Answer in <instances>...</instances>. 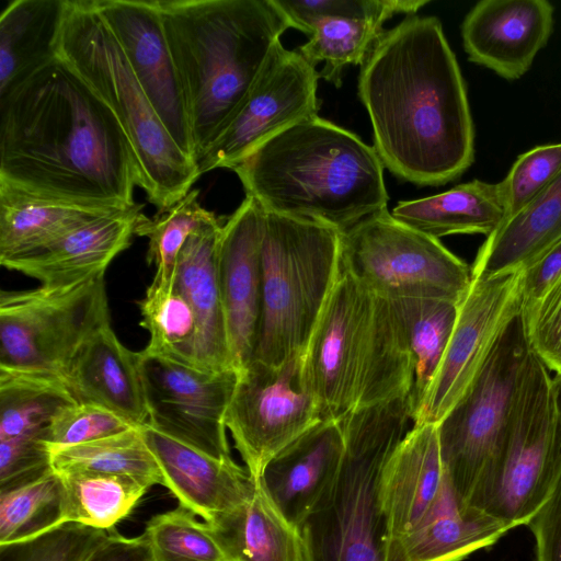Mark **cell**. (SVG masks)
Listing matches in <instances>:
<instances>
[{
	"label": "cell",
	"mask_w": 561,
	"mask_h": 561,
	"mask_svg": "<svg viewBox=\"0 0 561 561\" xmlns=\"http://www.w3.org/2000/svg\"><path fill=\"white\" fill-rule=\"evenodd\" d=\"M340 251L342 265L387 299L434 298L458 305L472 280L471 265L387 208L341 232Z\"/></svg>",
	"instance_id": "8fae6325"
},
{
	"label": "cell",
	"mask_w": 561,
	"mask_h": 561,
	"mask_svg": "<svg viewBox=\"0 0 561 561\" xmlns=\"http://www.w3.org/2000/svg\"><path fill=\"white\" fill-rule=\"evenodd\" d=\"M64 486L62 522L110 530L128 516L148 486L123 476L58 471Z\"/></svg>",
	"instance_id": "d6a6232c"
},
{
	"label": "cell",
	"mask_w": 561,
	"mask_h": 561,
	"mask_svg": "<svg viewBox=\"0 0 561 561\" xmlns=\"http://www.w3.org/2000/svg\"><path fill=\"white\" fill-rule=\"evenodd\" d=\"M560 240L561 174L486 237L471 265L472 276L523 270Z\"/></svg>",
	"instance_id": "83f0119b"
},
{
	"label": "cell",
	"mask_w": 561,
	"mask_h": 561,
	"mask_svg": "<svg viewBox=\"0 0 561 561\" xmlns=\"http://www.w3.org/2000/svg\"><path fill=\"white\" fill-rule=\"evenodd\" d=\"M140 325L150 340L146 352L197 368L198 329L195 313L173 280L153 276L139 301ZM198 369V368H197Z\"/></svg>",
	"instance_id": "d590c367"
},
{
	"label": "cell",
	"mask_w": 561,
	"mask_h": 561,
	"mask_svg": "<svg viewBox=\"0 0 561 561\" xmlns=\"http://www.w3.org/2000/svg\"><path fill=\"white\" fill-rule=\"evenodd\" d=\"M537 561H561V459L552 488L528 522Z\"/></svg>",
	"instance_id": "7dc6e473"
},
{
	"label": "cell",
	"mask_w": 561,
	"mask_h": 561,
	"mask_svg": "<svg viewBox=\"0 0 561 561\" xmlns=\"http://www.w3.org/2000/svg\"><path fill=\"white\" fill-rule=\"evenodd\" d=\"M66 0H12L0 14V96L57 56Z\"/></svg>",
	"instance_id": "f546056e"
},
{
	"label": "cell",
	"mask_w": 561,
	"mask_h": 561,
	"mask_svg": "<svg viewBox=\"0 0 561 561\" xmlns=\"http://www.w3.org/2000/svg\"><path fill=\"white\" fill-rule=\"evenodd\" d=\"M344 454L336 420H321L266 463L259 483L284 517L300 529L334 482Z\"/></svg>",
	"instance_id": "44dd1931"
},
{
	"label": "cell",
	"mask_w": 561,
	"mask_h": 561,
	"mask_svg": "<svg viewBox=\"0 0 561 561\" xmlns=\"http://www.w3.org/2000/svg\"><path fill=\"white\" fill-rule=\"evenodd\" d=\"M84 561H156V558L145 534L127 538L112 533Z\"/></svg>",
	"instance_id": "681fc988"
},
{
	"label": "cell",
	"mask_w": 561,
	"mask_h": 561,
	"mask_svg": "<svg viewBox=\"0 0 561 561\" xmlns=\"http://www.w3.org/2000/svg\"><path fill=\"white\" fill-rule=\"evenodd\" d=\"M64 486L54 468L0 490V545L22 541L64 524Z\"/></svg>",
	"instance_id": "8d00e7d4"
},
{
	"label": "cell",
	"mask_w": 561,
	"mask_h": 561,
	"mask_svg": "<svg viewBox=\"0 0 561 561\" xmlns=\"http://www.w3.org/2000/svg\"><path fill=\"white\" fill-rule=\"evenodd\" d=\"M141 207L98 217L28 254L1 261L46 290L69 289L103 277L130 243Z\"/></svg>",
	"instance_id": "ffe728a7"
},
{
	"label": "cell",
	"mask_w": 561,
	"mask_h": 561,
	"mask_svg": "<svg viewBox=\"0 0 561 561\" xmlns=\"http://www.w3.org/2000/svg\"><path fill=\"white\" fill-rule=\"evenodd\" d=\"M561 277V240L523 268V312L531 309Z\"/></svg>",
	"instance_id": "c3c4849f"
},
{
	"label": "cell",
	"mask_w": 561,
	"mask_h": 561,
	"mask_svg": "<svg viewBox=\"0 0 561 561\" xmlns=\"http://www.w3.org/2000/svg\"><path fill=\"white\" fill-rule=\"evenodd\" d=\"M523 311V270L472 276L455 325L413 425L437 424L483 367L507 324Z\"/></svg>",
	"instance_id": "5bb4252c"
},
{
	"label": "cell",
	"mask_w": 561,
	"mask_h": 561,
	"mask_svg": "<svg viewBox=\"0 0 561 561\" xmlns=\"http://www.w3.org/2000/svg\"><path fill=\"white\" fill-rule=\"evenodd\" d=\"M301 377L322 420L411 393L414 363L389 299L342 263L301 355Z\"/></svg>",
	"instance_id": "5b68a950"
},
{
	"label": "cell",
	"mask_w": 561,
	"mask_h": 561,
	"mask_svg": "<svg viewBox=\"0 0 561 561\" xmlns=\"http://www.w3.org/2000/svg\"><path fill=\"white\" fill-rule=\"evenodd\" d=\"M391 215L436 239L457 233L488 237L504 221L506 208L500 183L472 180L436 195L401 201Z\"/></svg>",
	"instance_id": "f1b7e54d"
},
{
	"label": "cell",
	"mask_w": 561,
	"mask_h": 561,
	"mask_svg": "<svg viewBox=\"0 0 561 561\" xmlns=\"http://www.w3.org/2000/svg\"><path fill=\"white\" fill-rule=\"evenodd\" d=\"M264 208L245 196L224 222L217 273L231 366L239 373L255 355L262 314Z\"/></svg>",
	"instance_id": "ac0fdd59"
},
{
	"label": "cell",
	"mask_w": 561,
	"mask_h": 561,
	"mask_svg": "<svg viewBox=\"0 0 561 561\" xmlns=\"http://www.w3.org/2000/svg\"><path fill=\"white\" fill-rule=\"evenodd\" d=\"M530 353L520 312L507 324L459 400L437 423L445 478L463 511L503 447Z\"/></svg>",
	"instance_id": "9c48e42d"
},
{
	"label": "cell",
	"mask_w": 561,
	"mask_h": 561,
	"mask_svg": "<svg viewBox=\"0 0 561 561\" xmlns=\"http://www.w3.org/2000/svg\"><path fill=\"white\" fill-rule=\"evenodd\" d=\"M561 174V142L538 146L520 154L500 182L506 216H514Z\"/></svg>",
	"instance_id": "7bdbcfd3"
},
{
	"label": "cell",
	"mask_w": 561,
	"mask_h": 561,
	"mask_svg": "<svg viewBox=\"0 0 561 561\" xmlns=\"http://www.w3.org/2000/svg\"><path fill=\"white\" fill-rule=\"evenodd\" d=\"M340 239L331 226L264 209L254 359L279 366L304 353L340 270Z\"/></svg>",
	"instance_id": "ba28073f"
},
{
	"label": "cell",
	"mask_w": 561,
	"mask_h": 561,
	"mask_svg": "<svg viewBox=\"0 0 561 561\" xmlns=\"http://www.w3.org/2000/svg\"><path fill=\"white\" fill-rule=\"evenodd\" d=\"M198 190H191L182 199L148 218L140 214L135 234L148 239L147 263L154 265V277L173 280L179 254L187 238L198 228L217 218L198 201Z\"/></svg>",
	"instance_id": "f35d334b"
},
{
	"label": "cell",
	"mask_w": 561,
	"mask_h": 561,
	"mask_svg": "<svg viewBox=\"0 0 561 561\" xmlns=\"http://www.w3.org/2000/svg\"><path fill=\"white\" fill-rule=\"evenodd\" d=\"M383 23L377 19L325 20L316 25L297 50L313 66L323 62L320 78L340 88L343 70L350 65H363L386 31Z\"/></svg>",
	"instance_id": "74e56055"
},
{
	"label": "cell",
	"mask_w": 561,
	"mask_h": 561,
	"mask_svg": "<svg viewBox=\"0 0 561 561\" xmlns=\"http://www.w3.org/2000/svg\"><path fill=\"white\" fill-rule=\"evenodd\" d=\"M145 440L160 468L163 486L179 504L211 520L245 501L257 481L232 458L219 459L174 439L148 422L141 425Z\"/></svg>",
	"instance_id": "7402d4cb"
},
{
	"label": "cell",
	"mask_w": 561,
	"mask_h": 561,
	"mask_svg": "<svg viewBox=\"0 0 561 561\" xmlns=\"http://www.w3.org/2000/svg\"><path fill=\"white\" fill-rule=\"evenodd\" d=\"M75 403L62 378L0 369V440L43 431Z\"/></svg>",
	"instance_id": "e575fe53"
},
{
	"label": "cell",
	"mask_w": 561,
	"mask_h": 561,
	"mask_svg": "<svg viewBox=\"0 0 561 561\" xmlns=\"http://www.w3.org/2000/svg\"><path fill=\"white\" fill-rule=\"evenodd\" d=\"M0 185L85 207L138 206L139 173L123 128L58 56L0 96Z\"/></svg>",
	"instance_id": "6da1fadb"
},
{
	"label": "cell",
	"mask_w": 561,
	"mask_h": 561,
	"mask_svg": "<svg viewBox=\"0 0 561 561\" xmlns=\"http://www.w3.org/2000/svg\"><path fill=\"white\" fill-rule=\"evenodd\" d=\"M51 465L57 471H92L131 478L149 489L163 485L154 456L141 432V425L101 439L54 447Z\"/></svg>",
	"instance_id": "836d02e7"
},
{
	"label": "cell",
	"mask_w": 561,
	"mask_h": 561,
	"mask_svg": "<svg viewBox=\"0 0 561 561\" xmlns=\"http://www.w3.org/2000/svg\"><path fill=\"white\" fill-rule=\"evenodd\" d=\"M447 489L437 424L412 425L382 472L380 500L388 541L422 523Z\"/></svg>",
	"instance_id": "603a6c76"
},
{
	"label": "cell",
	"mask_w": 561,
	"mask_h": 561,
	"mask_svg": "<svg viewBox=\"0 0 561 561\" xmlns=\"http://www.w3.org/2000/svg\"><path fill=\"white\" fill-rule=\"evenodd\" d=\"M51 468L46 428L0 440V490L27 482Z\"/></svg>",
	"instance_id": "bcb514c9"
},
{
	"label": "cell",
	"mask_w": 561,
	"mask_h": 561,
	"mask_svg": "<svg viewBox=\"0 0 561 561\" xmlns=\"http://www.w3.org/2000/svg\"><path fill=\"white\" fill-rule=\"evenodd\" d=\"M144 534L156 561H225L206 523L180 504L152 516Z\"/></svg>",
	"instance_id": "ab89813d"
},
{
	"label": "cell",
	"mask_w": 561,
	"mask_h": 561,
	"mask_svg": "<svg viewBox=\"0 0 561 561\" xmlns=\"http://www.w3.org/2000/svg\"><path fill=\"white\" fill-rule=\"evenodd\" d=\"M113 213L118 211L36 198L0 185V262L34 252Z\"/></svg>",
	"instance_id": "4dcf8cb0"
},
{
	"label": "cell",
	"mask_w": 561,
	"mask_h": 561,
	"mask_svg": "<svg viewBox=\"0 0 561 561\" xmlns=\"http://www.w3.org/2000/svg\"><path fill=\"white\" fill-rule=\"evenodd\" d=\"M57 56L115 115L148 201L160 213L182 199L201 176L197 162L180 149L163 125L93 0H66Z\"/></svg>",
	"instance_id": "8992f818"
},
{
	"label": "cell",
	"mask_w": 561,
	"mask_h": 561,
	"mask_svg": "<svg viewBox=\"0 0 561 561\" xmlns=\"http://www.w3.org/2000/svg\"><path fill=\"white\" fill-rule=\"evenodd\" d=\"M339 421L340 470L300 527L307 561H386L380 484L387 461L411 430L410 396L354 410Z\"/></svg>",
	"instance_id": "52a82bcc"
},
{
	"label": "cell",
	"mask_w": 561,
	"mask_h": 561,
	"mask_svg": "<svg viewBox=\"0 0 561 561\" xmlns=\"http://www.w3.org/2000/svg\"><path fill=\"white\" fill-rule=\"evenodd\" d=\"M222 225L217 217L187 238L179 254L174 276L176 287L196 317L197 368L210 373L233 370L217 273Z\"/></svg>",
	"instance_id": "d4e9b609"
},
{
	"label": "cell",
	"mask_w": 561,
	"mask_h": 561,
	"mask_svg": "<svg viewBox=\"0 0 561 561\" xmlns=\"http://www.w3.org/2000/svg\"><path fill=\"white\" fill-rule=\"evenodd\" d=\"M108 323L104 276L62 290H2L0 369L64 379L84 343Z\"/></svg>",
	"instance_id": "7c38bea8"
},
{
	"label": "cell",
	"mask_w": 561,
	"mask_h": 561,
	"mask_svg": "<svg viewBox=\"0 0 561 561\" xmlns=\"http://www.w3.org/2000/svg\"><path fill=\"white\" fill-rule=\"evenodd\" d=\"M403 329L414 363L411 416L424 399L443 360L455 325L458 305L434 298L389 299Z\"/></svg>",
	"instance_id": "1f68e13d"
},
{
	"label": "cell",
	"mask_w": 561,
	"mask_h": 561,
	"mask_svg": "<svg viewBox=\"0 0 561 561\" xmlns=\"http://www.w3.org/2000/svg\"><path fill=\"white\" fill-rule=\"evenodd\" d=\"M553 5L547 0H482L461 24L470 61L516 80L530 68L553 28Z\"/></svg>",
	"instance_id": "d6986e66"
},
{
	"label": "cell",
	"mask_w": 561,
	"mask_h": 561,
	"mask_svg": "<svg viewBox=\"0 0 561 561\" xmlns=\"http://www.w3.org/2000/svg\"><path fill=\"white\" fill-rule=\"evenodd\" d=\"M523 316L531 352L550 373L561 374V277Z\"/></svg>",
	"instance_id": "f6af8a7d"
},
{
	"label": "cell",
	"mask_w": 561,
	"mask_h": 561,
	"mask_svg": "<svg viewBox=\"0 0 561 561\" xmlns=\"http://www.w3.org/2000/svg\"><path fill=\"white\" fill-rule=\"evenodd\" d=\"M93 2L163 125L180 149L195 160L185 96L157 0Z\"/></svg>",
	"instance_id": "e0dca14e"
},
{
	"label": "cell",
	"mask_w": 561,
	"mask_h": 561,
	"mask_svg": "<svg viewBox=\"0 0 561 561\" xmlns=\"http://www.w3.org/2000/svg\"><path fill=\"white\" fill-rule=\"evenodd\" d=\"M205 523L225 561H307L300 529L276 508L259 481L245 501Z\"/></svg>",
	"instance_id": "4316f807"
},
{
	"label": "cell",
	"mask_w": 561,
	"mask_h": 561,
	"mask_svg": "<svg viewBox=\"0 0 561 561\" xmlns=\"http://www.w3.org/2000/svg\"><path fill=\"white\" fill-rule=\"evenodd\" d=\"M64 380L78 403L107 409L136 426L148 422L138 352L102 327L80 348Z\"/></svg>",
	"instance_id": "cb8c5ba5"
},
{
	"label": "cell",
	"mask_w": 561,
	"mask_h": 561,
	"mask_svg": "<svg viewBox=\"0 0 561 561\" xmlns=\"http://www.w3.org/2000/svg\"><path fill=\"white\" fill-rule=\"evenodd\" d=\"M319 79L316 66L297 49L277 44L242 105L197 160L201 175L231 170L282 130L318 116Z\"/></svg>",
	"instance_id": "9a60e30c"
},
{
	"label": "cell",
	"mask_w": 561,
	"mask_h": 561,
	"mask_svg": "<svg viewBox=\"0 0 561 561\" xmlns=\"http://www.w3.org/2000/svg\"><path fill=\"white\" fill-rule=\"evenodd\" d=\"M511 529L480 511L461 510L448 486L422 523L388 541L386 561H460Z\"/></svg>",
	"instance_id": "484cf974"
},
{
	"label": "cell",
	"mask_w": 561,
	"mask_h": 561,
	"mask_svg": "<svg viewBox=\"0 0 561 561\" xmlns=\"http://www.w3.org/2000/svg\"><path fill=\"white\" fill-rule=\"evenodd\" d=\"M231 170L265 210L341 232L389 201L374 146L319 115L282 130Z\"/></svg>",
	"instance_id": "277c9868"
},
{
	"label": "cell",
	"mask_w": 561,
	"mask_h": 561,
	"mask_svg": "<svg viewBox=\"0 0 561 561\" xmlns=\"http://www.w3.org/2000/svg\"><path fill=\"white\" fill-rule=\"evenodd\" d=\"M552 385H553V389H554L558 408L561 413V374H553Z\"/></svg>",
	"instance_id": "f907efd6"
},
{
	"label": "cell",
	"mask_w": 561,
	"mask_h": 561,
	"mask_svg": "<svg viewBox=\"0 0 561 561\" xmlns=\"http://www.w3.org/2000/svg\"><path fill=\"white\" fill-rule=\"evenodd\" d=\"M195 160L225 128L290 27L274 0H157Z\"/></svg>",
	"instance_id": "3957f363"
},
{
	"label": "cell",
	"mask_w": 561,
	"mask_h": 561,
	"mask_svg": "<svg viewBox=\"0 0 561 561\" xmlns=\"http://www.w3.org/2000/svg\"><path fill=\"white\" fill-rule=\"evenodd\" d=\"M301 355L279 366L253 359L238 373L225 424L256 481L272 457L322 420L302 382Z\"/></svg>",
	"instance_id": "4fadbf2b"
},
{
	"label": "cell",
	"mask_w": 561,
	"mask_h": 561,
	"mask_svg": "<svg viewBox=\"0 0 561 561\" xmlns=\"http://www.w3.org/2000/svg\"><path fill=\"white\" fill-rule=\"evenodd\" d=\"M358 96L396 178L439 186L472 164L467 88L437 18L412 14L385 31L360 66Z\"/></svg>",
	"instance_id": "7a4b0ae2"
},
{
	"label": "cell",
	"mask_w": 561,
	"mask_h": 561,
	"mask_svg": "<svg viewBox=\"0 0 561 561\" xmlns=\"http://www.w3.org/2000/svg\"><path fill=\"white\" fill-rule=\"evenodd\" d=\"M136 425L99 405L75 403L61 410L46 427L50 448L101 439Z\"/></svg>",
	"instance_id": "ee69618b"
},
{
	"label": "cell",
	"mask_w": 561,
	"mask_h": 561,
	"mask_svg": "<svg viewBox=\"0 0 561 561\" xmlns=\"http://www.w3.org/2000/svg\"><path fill=\"white\" fill-rule=\"evenodd\" d=\"M290 27L308 36L316 25L331 19H377L387 21L394 14L412 15L428 0H274Z\"/></svg>",
	"instance_id": "60d3db41"
},
{
	"label": "cell",
	"mask_w": 561,
	"mask_h": 561,
	"mask_svg": "<svg viewBox=\"0 0 561 561\" xmlns=\"http://www.w3.org/2000/svg\"><path fill=\"white\" fill-rule=\"evenodd\" d=\"M108 534L66 523L30 539L0 545V561H84Z\"/></svg>",
	"instance_id": "b9f144b4"
},
{
	"label": "cell",
	"mask_w": 561,
	"mask_h": 561,
	"mask_svg": "<svg viewBox=\"0 0 561 561\" xmlns=\"http://www.w3.org/2000/svg\"><path fill=\"white\" fill-rule=\"evenodd\" d=\"M148 423L219 459L231 458L225 415L238 373H210L138 352Z\"/></svg>",
	"instance_id": "2e32d148"
},
{
	"label": "cell",
	"mask_w": 561,
	"mask_h": 561,
	"mask_svg": "<svg viewBox=\"0 0 561 561\" xmlns=\"http://www.w3.org/2000/svg\"><path fill=\"white\" fill-rule=\"evenodd\" d=\"M561 459V413L552 374L531 352L503 447L467 510L512 528L527 525L547 499Z\"/></svg>",
	"instance_id": "30bf717a"
}]
</instances>
